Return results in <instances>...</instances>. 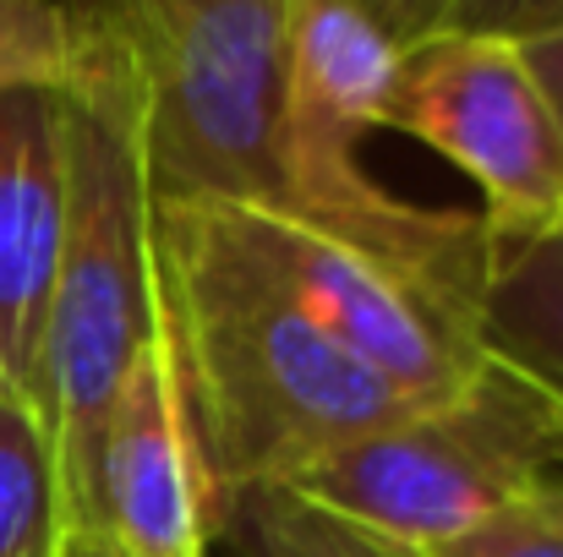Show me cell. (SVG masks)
I'll use <instances>...</instances> for the list:
<instances>
[{"label":"cell","instance_id":"cell-2","mask_svg":"<svg viewBox=\"0 0 563 557\" xmlns=\"http://www.w3.org/2000/svg\"><path fill=\"white\" fill-rule=\"evenodd\" d=\"M71 16V11H66ZM71 77L60 82L66 115V246L44 323L38 426L49 437L60 525L82 531L99 426L154 328V186L143 159L132 71L110 38L77 22Z\"/></svg>","mask_w":563,"mask_h":557},{"label":"cell","instance_id":"cell-6","mask_svg":"<svg viewBox=\"0 0 563 557\" xmlns=\"http://www.w3.org/2000/svg\"><path fill=\"white\" fill-rule=\"evenodd\" d=\"M191 202L268 290H279L301 318L329 328L356 361H367L416 410L454 399L476 377L482 367L476 339L454 328L443 312H432L410 285H399L373 257L274 208L208 202V197Z\"/></svg>","mask_w":563,"mask_h":557},{"label":"cell","instance_id":"cell-9","mask_svg":"<svg viewBox=\"0 0 563 557\" xmlns=\"http://www.w3.org/2000/svg\"><path fill=\"white\" fill-rule=\"evenodd\" d=\"M399 55L367 0H285L290 121L345 137L383 132Z\"/></svg>","mask_w":563,"mask_h":557},{"label":"cell","instance_id":"cell-1","mask_svg":"<svg viewBox=\"0 0 563 557\" xmlns=\"http://www.w3.org/2000/svg\"><path fill=\"white\" fill-rule=\"evenodd\" d=\"M154 274L224 520L241 492L290 487L318 459L416 410L268 290L191 197H154Z\"/></svg>","mask_w":563,"mask_h":557},{"label":"cell","instance_id":"cell-10","mask_svg":"<svg viewBox=\"0 0 563 557\" xmlns=\"http://www.w3.org/2000/svg\"><path fill=\"white\" fill-rule=\"evenodd\" d=\"M476 345L563 415V230L493 241Z\"/></svg>","mask_w":563,"mask_h":557},{"label":"cell","instance_id":"cell-16","mask_svg":"<svg viewBox=\"0 0 563 557\" xmlns=\"http://www.w3.org/2000/svg\"><path fill=\"white\" fill-rule=\"evenodd\" d=\"M367 5L377 11V22L394 33V44L405 49V44H421V38H432L443 27L454 0H367Z\"/></svg>","mask_w":563,"mask_h":557},{"label":"cell","instance_id":"cell-18","mask_svg":"<svg viewBox=\"0 0 563 557\" xmlns=\"http://www.w3.org/2000/svg\"><path fill=\"white\" fill-rule=\"evenodd\" d=\"M55 557H126L115 553L99 531H60V547H55Z\"/></svg>","mask_w":563,"mask_h":557},{"label":"cell","instance_id":"cell-12","mask_svg":"<svg viewBox=\"0 0 563 557\" xmlns=\"http://www.w3.org/2000/svg\"><path fill=\"white\" fill-rule=\"evenodd\" d=\"M252 557H405L373 536L340 525L318 503L296 498L290 487H252L230 503L224 520Z\"/></svg>","mask_w":563,"mask_h":557},{"label":"cell","instance_id":"cell-11","mask_svg":"<svg viewBox=\"0 0 563 557\" xmlns=\"http://www.w3.org/2000/svg\"><path fill=\"white\" fill-rule=\"evenodd\" d=\"M60 487L38 415L0 393V557H55Z\"/></svg>","mask_w":563,"mask_h":557},{"label":"cell","instance_id":"cell-13","mask_svg":"<svg viewBox=\"0 0 563 557\" xmlns=\"http://www.w3.org/2000/svg\"><path fill=\"white\" fill-rule=\"evenodd\" d=\"M77 27L60 0H0V93L60 88L71 77Z\"/></svg>","mask_w":563,"mask_h":557},{"label":"cell","instance_id":"cell-17","mask_svg":"<svg viewBox=\"0 0 563 557\" xmlns=\"http://www.w3.org/2000/svg\"><path fill=\"white\" fill-rule=\"evenodd\" d=\"M520 49L531 55V66H537V77H542V88H548V99H553V110H559V121H563V33L537 38V44H520Z\"/></svg>","mask_w":563,"mask_h":557},{"label":"cell","instance_id":"cell-19","mask_svg":"<svg viewBox=\"0 0 563 557\" xmlns=\"http://www.w3.org/2000/svg\"><path fill=\"white\" fill-rule=\"evenodd\" d=\"M405 557H410V553H405Z\"/></svg>","mask_w":563,"mask_h":557},{"label":"cell","instance_id":"cell-5","mask_svg":"<svg viewBox=\"0 0 563 557\" xmlns=\"http://www.w3.org/2000/svg\"><path fill=\"white\" fill-rule=\"evenodd\" d=\"M383 132L416 137L476 186L493 241L563 230V121L520 44L482 33L405 44Z\"/></svg>","mask_w":563,"mask_h":557},{"label":"cell","instance_id":"cell-15","mask_svg":"<svg viewBox=\"0 0 563 557\" xmlns=\"http://www.w3.org/2000/svg\"><path fill=\"white\" fill-rule=\"evenodd\" d=\"M438 33H482L509 44H537L563 33V0H454Z\"/></svg>","mask_w":563,"mask_h":557},{"label":"cell","instance_id":"cell-4","mask_svg":"<svg viewBox=\"0 0 563 557\" xmlns=\"http://www.w3.org/2000/svg\"><path fill=\"white\" fill-rule=\"evenodd\" d=\"M559 481L563 415L482 356L454 399L345 443L296 476L290 492L394 553L427 557Z\"/></svg>","mask_w":563,"mask_h":557},{"label":"cell","instance_id":"cell-7","mask_svg":"<svg viewBox=\"0 0 563 557\" xmlns=\"http://www.w3.org/2000/svg\"><path fill=\"white\" fill-rule=\"evenodd\" d=\"M82 531H99L126 557H202L208 542L224 531V503L213 492L191 426L187 382L176 367L159 296H154V328L137 345L99 426Z\"/></svg>","mask_w":563,"mask_h":557},{"label":"cell","instance_id":"cell-8","mask_svg":"<svg viewBox=\"0 0 563 557\" xmlns=\"http://www.w3.org/2000/svg\"><path fill=\"white\" fill-rule=\"evenodd\" d=\"M66 246L60 88L0 93V393L38 415L44 323Z\"/></svg>","mask_w":563,"mask_h":557},{"label":"cell","instance_id":"cell-3","mask_svg":"<svg viewBox=\"0 0 563 557\" xmlns=\"http://www.w3.org/2000/svg\"><path fill=\"white\" fill-rule=\"evenodd\" d=\"M132 71L154 197L279 208L285 0H60Z\"/></svg>","mask_w":563,"mask_h":557},{"label":"cell","instance_id":"cell-14","mask_svg":"<svg viewBox=\"0 0 563 557\" xmlns=\"http://www.w3.org/2000/svg\"><path fill=\"white\" fill-rule=\"evenodd\" d=\"M427 557H563V481L542 487Z\"/></svg>","mask_w":563,"mask_h":557}]
</instances>
